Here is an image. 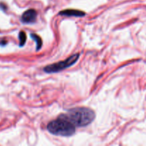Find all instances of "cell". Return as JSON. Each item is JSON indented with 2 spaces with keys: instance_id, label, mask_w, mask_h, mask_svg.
Returning <instances> with one entry per match:
<instances>
[{
  "instance_id": "obj_1",
  "label": "cell",
  "mask_w": 146,
  "mask_h": 146,
  "mask_svg": "<svg viewBox=\"0 0 146 146\" xmlns=\"http://www.w3.org/2000/svg\"><path fill=\"white\" fill-rule=\"evenodd\" d=\"M66 118L76 127H85L89 125L95 118V113L91 108L86 107H77L69 110Z\"/></svg>"
},
{
  "instance_id": "obj_2",
  "label": "cell",
  "mask_w": 146,
  "mask_h": 146,
  "mask_svg": "<svg viewBox=\"0 0 146 146\" xmlns=\"http://www.w3.org/2000/svg\"><path fill=\"white\" fill-rule=\"evenodd\" d=\"M47 129L54 135L67 137L74 135L76 126L62 114L57 119L51 121L47 125Z\"/></svg>"
},
{
  "instance_id": "obj_3",
  "label": "cell",
  "mask_w": 146,
  "mask_h": 146,
  "mask_svg": "<svg viewBox=\"0 0 146 146\" xmlns=\"http://www.w3.org/2000/svg\"><path fill=\"white\" fill-rule=\"evenodd\" d=\"M79 54H74V55L71 56L66 60H64V61H59V62L55 63V64H51V65H48L44 68V71L46 73H48V74L59 72V71H63L65 68H68V67L75 64L77 62L78 58H79Z\"/></svg>"
},
{
  "instance_id": "obj_4",
  "label": "cell",
  "mask_w": 146,
  "mask_h": 146,
  "mask_svg": "<svg viewBox=\"0 0 146 146\" xmlns=\"http://www.w3.org/2000/svg\"><path fill=\"white\" fill-rule=\"evenodd\" d=\"M37 17V12L35 9H30L23 14L21 17V22L24 24H33L36 21Z\"/></svg>"
},
{
  "instance_id": "obj_5",
  "label": "cell",
  "mask_w": 146,
  "mask_h": 146,
  "mask_svg": "<svg viewBox=\"0 0 146 146\" xmlns=\"http://www.w3.org/2000/svg\"><path fill=\"white\" fill-rule=\"evenodd\" d=\"M59 14L61 16H66V17H84L86 13L82 11H79V10L76 9H66L61 11Z\"/></svg>"
},
{
  "instance_id": "obj_6",
  "label": "cell",
  "mask_w": 146,
  "mask_h": 146,
  "mask_svg": "<svg viewBox=\"0 0 146 146\" xmlns=\"http://www.w3.org/2000/svg\"><path fill=\"white\" fill-rule=\"evenodd\" d=\"M31 36L36 41V50H39L41 48V46H42V40H41V38L38 35H36L35 34H31Z\"/></svg>"
},
{
  "instance_id": "obj_7",
  "label": "cell",
  "mask_w": 146,
  "mask_h": 146,
  "mask_svg": "<svg viewBox=\"0 0 146 146\" xmlns=\"http://www.w3.org/2000/svg\"><path fill=\"white\" fill-rule=\"evenodd\" d=\"M19 46H23L25 44L26 41H27V36H26L25 32L24 31H21L19 34Z\"/></svg>"
}]
</instances>
